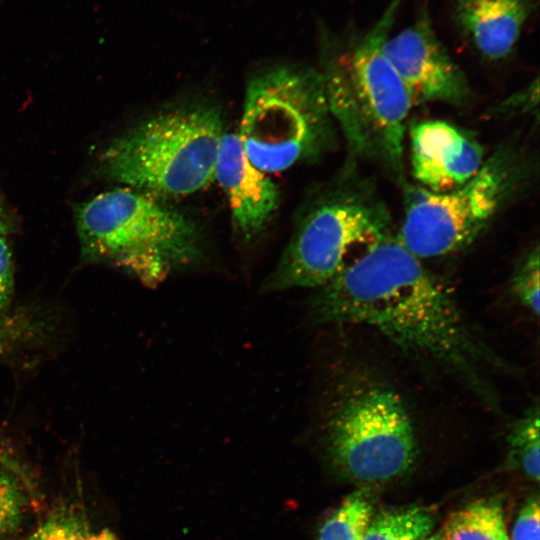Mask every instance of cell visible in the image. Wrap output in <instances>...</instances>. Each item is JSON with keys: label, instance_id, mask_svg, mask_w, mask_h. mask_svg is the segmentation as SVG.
<instances>
[{"label": "cell", "instance_id": "cell-16", "mask_svg": "<svg viewBox=\"0 0 540 540\" xmlns=\"http://www.w3.org/2000/svg\"><path fill=\"white\" fill-rule=\"evenodd\" d=\"M507 462L532 480L540 475L539 407L530 406L510 428Z\"/></svg>", "mask_w": 540, "mask_h": 540}, {"label": "cell", "instance_id": "cell-6", "mask_svg": "<svg viewBox=\"0 0 540 540\" xmlns=\"http://www.w3.org/2000/svg\"><path fill=\"white\" fill-rule=\"evenodd\" d=\"M332 123L321 71L275 64L248 82L237 135L252 164L274 173L317 156Z\"/></svg>", "mask_w": 540, "mask_h": 540}, {"label": "cell", "instance_id": "cell-10", "mask_svg": "<svg viewBox=\"0 0 540 540\" xmlns=\"http://www.w3.org/2000/svg\"><path fill=\"white\" fill-rule=\"evenodd\" d=\"M408 133L412 175L420 187L431 192L463 185L486 158L473 134L443 120L415 122Z\"/></svg>", "mask_w": 540, "mask_h": 540}, {"label": "cell", "instance_id": "cell-13", "mask_svg": "<svg viewBox=\"0 0 540 540\" xmlns=\"http://www.w3.org/2000/svg\"><path fill=\"white\" fill-rule=\"evenodd\" d=\"M444 540H510L499 499L485 498L460 508L448 518Z\"/></svg>", "mask_w": 540, "mask_h": 540}, {"label": "cell", "instance_id": "cell-17", "mask_svg": "<svg viewBox=\"0 0 540 540\" xmlns=\"http://www.w3.org/2000/svg\"><path fill=\"white\" fill-rule=\"evenodd\" d=\"M27 540H117L109 529H96L73 508H59L50 514Z\"/></svg>", "mask_w": 540, "mask_h": 540}, {"label": "cell", "instance_id": "cell-8", "mask_svg": "<svg viewBox=\"0 0 540 540\" xmlns=\"http://www.w3.org/2000/svg\"><path fill=\"white\" fill-rule=\"evenodd\" d=\"M391 234L389 212L371 190L343 188L307 214L263 291L318 289L352 259Z\"/></svg>", "mask_w": 540, "mask_h": 540}, {"label": "cell", "instance_id": "cell-11", "mask_svg": "<svg viewBox=\"0 0 540 540\" xmlns=\"http://www.w3.org/2000/svg\"><path fill=\"white\" fill-rule=\"evenodd\" d=\"M214 180L225 191L237 232L244 239L261 233L279 203L276 184L247 157L235 133L221 139Z\"/></svg>", "mask_w": 540, "mask_h": 540}, {"label": "cell", "instance_id": "cell-7", "mask_svg": "<svg viewBox=\"0 0 540 540\" xmlns=\"http://www.w3.org/2000/svg\"><path fill=\"white\" fill-rule=\"evenodd\" d=\"M528 172L524 156L506 145L485 158L478 172L455 189L436 193L407 187L396 238L420 260L461 251L523 188Z\"/></svg>", "mask_w": 540, "mask_h": 540}, {"label": "cell", "instance_id": "cell-21", "mask_svg": "<svg viewBox=\"0 0 540 540\" xmlns=\"http://www.w3.org/2000/svg\"><path fill=\"white\" fill-rule=\"evenodd\" d=\"M13 291V260L7 236H0V317L7 309Z\"/></svg>", "mask_w": 540, "mask_h": 540}, {"label": "cell", "instance_id": "cell-22", "mask_svg": "<svg viewBox=\"0 0 540 540\" xmlns=\"http://www.w3.org/2000/svg\"><path fill=\"white\" fill-rule=\"evenodd\" d=\"M24 323L18 319H0V349L22 334Z\"/></svg>", "mask_w": 540, "mask_h": 540}, {"label": "cell", "instance_id": "cell-18", "mask_svg": "<svg viewBox=\"0 0 540 540\" xmlns=\"http://www.w3.org/2000/svg\"><path fill=\"white\" fill-rule=\"evenodd\" d=\"M538 245L532 247L519 260L510 279L513 298L534 317L539 316L540 268Z\"/></svg>", "mask_w": 540, "mask_h": 540}, {"label": "cell", "instance_id": "cell-20", "mask_svg": "<svg viewBox=\"0 0 540 540\" xmlns=\"http://www.w3.org/2000/svg\"><path fill=\"white\" fill-rule=\"evenodd\" d=\"M540 507L537 497L529 498L513 524L510 540H539Z\"/></svg>", "mask_w": 540, "mask_h": 540}, {"label": "cell", "instance_id": "cell-2", "mask_svg": "<svg viewBox=\"0 0 540 540\" xmlns=\"http://www.w3.org/2000/svg\"><path fill=\"white\" fill-rule=\"evenodd\" d=\"M403 0H391L379 20L347 47L324 28L321 44L327 100L351 153L383 165L401 180L405 124L413 107L384 53V43Z\"/></svg>", "mask_w": 540, "mask_h": 540}, {"label": "cell", "instance_id": "cell-5", "mask_svg": "<svg viewBox=\"0 0 540 540\" xmlns=\"http://www.w3.org/2000/svg\"><path fill=\"white\" fill-rule=\"evenodd\" d=\"M336 388L324 418L326 452L333 467L363 483L388 481L409 471L418 444L402 395L364 370Z\"/></svg>", "mask_w": 540, "mask_h": 540}, {"label": "cell", "instance_id": "cell-3", "mask_svg": "<svg viewBox=\"0 0 540 540\" xmlns=\"http://www.w3.org/2000/svg\"><path fill=\"white\" fill-rule=\"evenodd\" d=\"M75 219L85 260L120 268L149 287L201 254L195 223L136 189L102 192L78 205Z\"/></svg>", "mask_w": 540, "mask_h": 540}, {"label": "cell", "instance_id": "cell-23", "mask_svg": "<svg viewBox=\"0 0 540 540\" xmlns=\"http://www.w3.org/2000/svg\"><path fill=\"white\" fill-rule=\"evenodd\" d=\"M15 218L12 210L0 191V236H8L15 229Z\"/></svg>", "mask_w": 540, "mask_h": 540}, {"label": "cell", "instance_id": "cell-4", "mask_svg": "<svg viewBox=\"0 0 540 540\" xmlns=\"http://www.w3.org/2000/svg\"><path fill=\"white\" fill-rule=\"evenodd\" d=\"M222 116L208 104H186L147 118L101 156L109 179L153 196H182L214 180Z\"/></svg>", "mask_w": 540, "mask_h": 540}, {"label": "cell", "instance_id": "cell-12", "mask_svg": "<svg viewBox=\"0 0 540 540\" xmlns=\"http://www.w3.org/2000/svg\"><path fill=\"white\" fill-rule=\"evenodd\" d=\"M534 7V0H454L453 19L483 59L499 61L515 49Z\"/></svg>", "mask_w": 540, "mask_h": 540}, {"label": "cell", "instance_id": "cell-1", "mask_svg": "<svg viewBox=\"0 0 540 540\" xmlns=\"http://www.w3.org/2000/svg\"><path fill=\"white\" fill-rule=\"evenodd\" d=\"M317 323L372 328L415 359L452 372L491 398L484 369L499 365L470 329L451 292L389 235L352 259L318 288L311 302Z\"/></svg>", "mask_w": 540, "mask_h": 540}, {"label": "cell", "instance_id": "cell-19", "mask_svg": "<svg viewBox=\"0 0 540 540\" xmlns=\"http://www.w3.org/2000/svg\"><path fill=\"white\" fill-rule=\"evenodd\" d=\"M23 484L0 465V540L14 534L23 521L27 506Z\"/></svg>", "mask_w": 540, "mask_h": 540}, {"label": "cell", "instance_id": "cell-9", "mask_svg": "<svg viewBox=\"0 0 540 540\" xmlns=\"http://www.w3.org/2000/svg\"><path fill=\"white\" fill-rule=\"evenodd\" d=\"M383 48L413 106L427 102L461 105L468 100L467 78L439 40L426 9L412 24L388 36Z\"/></svg>", "mask_w": 540, "mask_h": 540}, {"label": "cell", "instance_id": "cell-24", "mask_svg": "<svg viewBox=\"0 0 540 540\" xmlns=\"http://www.w3.org/2000/svg\"><path fill=\"white\" fill-rule=\"evenodd\" d=\"M422 540H444L442 533L440 534H430Z\"/></svg>", "mask_w": 540, "mask_h": 540}, {"label": "cell", "instance_id": "cell-14", "mask_svg": "<svg viewBox=\"0 0 540 540\" xmlns=\"http://www.w3.org/2000/svg\"><path fill=\"white\" fill-rule=\"evenodd\" d=\"M435 523L427 507L410 506L373 514L363 540H422Z\"/></svg>", "mask_w": 540, "mask_h": 540}, {"label": "cell", "instance_id": "cell-15", "mask_svg": "<svg viewBox=\"0 0 540 540\" xmlns=\"http://www.w3.org/2000/svg\"><path fill=\"white\" fill-rule=\"evenodd\" d=\"M373 514V501L368 490H355L323 522L318 540H363Z\"/></svg>", "mask_w": 540, "mask_h": 540}]
</instances>
